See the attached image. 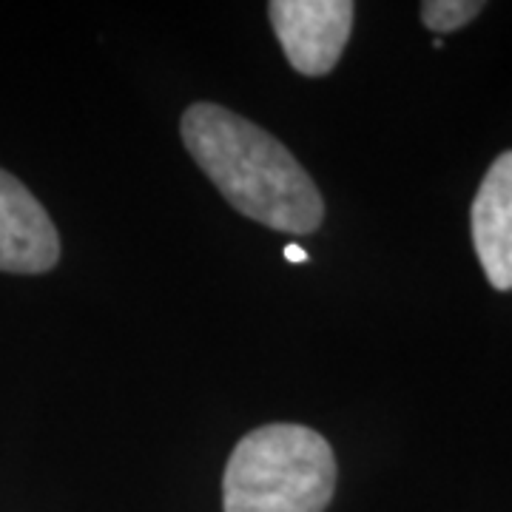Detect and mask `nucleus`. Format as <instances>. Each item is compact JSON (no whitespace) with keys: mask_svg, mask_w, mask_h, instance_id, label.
Returning a JSON list of instances; mask_svg holds the SVG:
<instances>
[{"mask_svg":"<svg viewBox=\"0 0 512 512\" xmlns=\"http://www.w3.org/2000/svg\"><path fill=\"white\" fill-rule=\"evenodd\" d=\"M285 256H288V262H305V259H308V254H305L299 245H288V248H285Z\"/></svg>","mask_w":512,"mask_h":512,"instance_id":"7","label":"nucleus"},{"mask_svg":"<svg viewBox=\"0 0 512 512\" xmlns=\"http://www.w3.org/2000/svg\"><path fill=\"white\" fill-rule=\"evenodd\" d=\"M353 12L350 0H274L268 6L288 63L305 77L333 72L348 46Z\"/></svg>","mask_w":512,"mask_h":512,"instance_id":"3","label":"nucleus"},{"mask_svg":"<svg viewBox=\"0 0 512 512\" xmlns=\"http://www.w3.org/2000/svg\"><path fill=\"white\" fill-rule=\"evenodd\" d=\"M481 9H484L481 0H427L421 3V20L430 32L447 35L476 20Z\"/></svg>","mask_w":512,"mask_h":512,"instance_id":"6","label":"nucleus"},{"mask_svg":"<svg viewBox=\"0 0 512 512\" xmlns=\"http://www.w3.org/2000/svg\"><path fill=\"white\" fill-rule=\"evenodd\" d=\"M336 490V456L302 424H265L239 439L222 476L225 512H325Z\"/></svg>","mask_w":512,"mask_h":512,"instance_id":"2","label":"nucleus"},{"mask_svg":"<svg viewBox=\"0 0 512 512\" xmlns=\"http://www.w3.org/2000/svg\"><path fill=\"white\" fill-rule=\"evenodd\" d=\"M473 245L495 291H512V151L495 157L470 211Z\"/></svg>","mask_w":512,"mask_h":512,"instance_id":"5","label":"nucleus"},{"mask_svg":"<svg viewBox=\"0 0 512 512\" xmlns=\"http://www.w3.org/2000/svg\"><path fill=\"white\" fill-rule=\"evenodd\" d=\"M180 131L194 163L239 214L293 237L322 225L325 202L311 174L265 128L217 103H194Z\"/></svg>","mask_w":512,"mask_h":512,"instance_id":"1","label":"nucleus"},{"mask_svg":"<svg viewBox=\"0 0 512 512\" xmlns=\"http://www.w3.org/2000/svg\"><path fill=\"white\" fill-rule=\"evenodd\" d=\"M60 259V237L35 194L0 168V271L46 274Z\"/></svg>","mask_w":512,"mask_h":512,"instance_id":"4","label":"nucleus"}]
</instances>
